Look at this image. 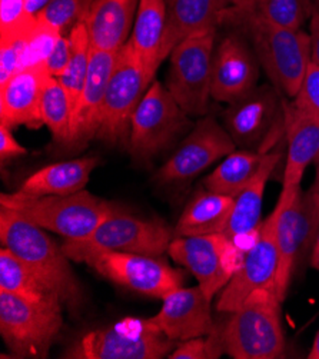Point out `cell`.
<instances>
[{"label": "cell", "instance_id": "6da1fadb", "mask_svg": "<svg viewBox=\"0 0 319 359\" xmlns=\"http://www.w3.org/2000/svg\"><path fill=\"white\" fill-rule=\"evenodd\" d=\"M221 25L240 32L250 41L269 82L294 99L311 65L309 33L269 22L251 9L224 13Z\"/></svg>", "mask_w": 319, "mask_h": 359}, {"label": "cell", "instance_id": "7a4b0ae2", "mask_svg": "<svg viewBox=\"0 0 319 359\" xmlns=\"http://www.w3.org/2000/svg\"><path fill=\"white\" fill-rule=\"evenodd\" d=\"M20 213L0 208V242L23 261L69 309L83 302V290L69 257L46 232Z\"/></svg>", "mask_w": 319, "mask_h": 359}, {"label": "cell", "instance_id": "3957f363", "mask_svg": "<svg viewBox=\"0 0 319 359\" xmlns=\"http://www.w3.org/2000/svg\"><path fill=\"white\" fill-rule=\"evenodd\" d=\"M0 206L12 209L46 231L66 241H81L90 236L96 228L118 209L88 191L70 195L29 198L19 194H2Z\"/></svg>", "mask_w": 319, "mask_h": 359}, {"label": "cell", "instance_id": "277c9868", "mask_svg": "<svg viewBox=\"0 0 319 359\" xmlns=\"http://www.w3.org/2000/svg\"><path fill=\"white\" fill-rule=\"evenodd\" d=\"M69 259L86 264L100 276L142 295L163 299L182 286L184 278L156 257L116 252L85 245L79 241H66L62 245Z\"/></svg>", "mask_w": 319, "mask_h": 359}, {"label": "cell", "instance_id": "5b68a950", "mask_svg": "<svg viewBox=\"0 0 319 359\" xmlns=\"http://www.w3.org/2000/svg\"><path fill=\"white\" fill-rule=\"evenodd\" d=\"M224 348L233 359H275L285 351L280 301L272 290H255L224 327Z\"/></svg>", "mask_w": 319, "mask_h": 359}, {"label": "cell", "instance_id": "8992f818", "mask_svg": "<svg viewBox=\"0 0 319 359\" xmlns=\"http://www.w3.org/2000/svg\"><path fill=\"white\" fill-rule=\"evenodd\" d=\"M276 245L278 272L275 294L280 302L285 301L294 272L312 249L319 229V192L315 185L304 192L301 185L282 188L279 201Z\"/></svg>", "mask_w": 319, "mask_h": 359}, {"label": "cell", "instance_id": "52a82bcc", "mask_svg": "<svg viewBox=\"0 0 319 359\" xmlns=\"http://www.w3.org/2000/svg\"><path fill=\"white\" fill-rule=\"evenodd\" d=\"M194 125L168 88L154 81L130 121L128 149L133 162L149 165L188 135Z\"/></svg>", "mask_w": 319, "mask_h": 359}, {"label": "cell", "instance_id": "ba28073f", "mask_svg": "<svg viewBox=\"0 0 319 359\" xmlns=\"http://www.w3.org/2000/svg\"><path fill=\"white\" fill-rule=\"evenodd\" d=\"M63 304L0 291V335L19 358H46L63 325Z\"/></svg>", "mask_w": 319, "mask_h": 359}, {"label": "cell", "instance_id": "9c48e42d", "mask_svg": "<svg viewBox=\"0 0 319 359\" xmlns=\"http://www.w3.org/2000/svg\"><path fill=\"white\" fill-rule=\"evenodd\" d=\"M285 97L269 83L257 86L228 104L222 122L238 148L261 154L272 151L287 130Z\"/></svg>", "mask_w": 319, "mask_h": 359}, {"label": "cell", "instance_id": "30bf717a", "mask_svg": "<svg viewBox=\"0 0 319 359\" xmlns=\"http://www.w3.org/2000/svg\"><path fill=\"white\" fill-rule=\"evenodd\" d=\"M154 319L125 318L115 325L95 330L65 352L76 359H161L175 349Z\"/></svg>", "mask_w": 319, "mask_h": 359}, {"label": "cell", "instance_id": "8fae6325", "mask_svg": "<svg viewBox=\"0 0 319 359\" xmlns=\"http://www.w3.org/2000/svg\"><path fill=\"white\" fill-rule=\"evenodd\" d=\"M215 38L217 30L191 36L169 55L166 88L192 118L208 112Z\"/></svg>", "mask_w": 319, "mask_h": 359}, {"label": "cell", "instance_id": "7c38bea8", "mask_svg": "<svg viewBox=\"0 0 319 359\" xmlns=\"http://www.w3.org/2000/svg\"><path fill=\"white\" fill-rule=\"evenodd\" d=\"M155 81L128 43L118 53L116 65L106 89L100 126L96 137L109 145H126L130 121L142 97Z\"/></svg>", "mask_w": 319, "mask_h": 359}, {"label": "cell", "instance_id": "4fadbf2b", "mask_svg": "<svg viewBox=\"0 0 319 359\" xmlns=\"http://www.w3.org/2000/svg\"><path fill=\"white\" fill-rule=\"evenodd\" d=\"M236 143L214 116H202L161 166L155 181L163 185L185 184L210 165L236 151Z\"/></svg>", "mask_w": 319, "mask_h": 359}, {"label": "cell", "instance_id": "5bb4252c", "mask_svg": "<svg viewBox=\"0 0 319 359\" xmlns=\"http://www.w3.org/2000/svg\"><path fill=\"white\" fill-rule=\"evenodd\" d=\"M236 252L239 248L225 233L173 238L168 249L169 257L192 272L210 299L236 272Z\"/></svg>", "mask_w": 319, "mask_h": 359}, {"label": "cell", "instance_id": "9a60e30c", "mask_svg": "<svg viewBox=\"0 0 319 359\" xmlns=\"http://www.w3.org/2000/svg\"><path fill=\"white\" fill-rule=\"evenodd\" d=\"M279 209L275 206L261 225L255 243L246 250L236 272L226 283L217 304L219 312L232 313L255 290L275 291L278 272L276 226Z\"/></svg>", "mask_w": 319, "mask_h": 359}, {"label": "cell", "instance_id": "2e32d148", "mask_svg": "<svg viewBox=\"0 0 319 359\" xmlns=\"http://www.w3.org/2000/svg\"><path fill=\"white\" fill-rule=\"evenodd\" d=\"M261 65L245 36L232 30L225 34L214 52L210 96L232 103L258 86Z\"/></svg>", "mask_w": 319, "mask_h": 359}, {"label": "cell", "instance_id": "e0dca14e", "mask_svg": "<svg viewBox=\"0 0 319 359\" xmlns=\"http://www.w3.org/2000/svg\"><path fill=\"white\" fill-rule=\"evenodd\" d=\"M173 229L163 222L142 219L116 210L96 231L79 242L116 252L161 257L168 252Z\"/></svg>", "mask_w": 319, "mask_h": 359}, {"label": "cell", "instance_id": "ac0fdd59", "mask_svg": "<svg viewBox=\"0 0 319 359\" xmlns=\"http://www.w3.org/2000/svg\"><path fill=\"white\" fill-rule=\"evenodd\" d=\"M118 53L92 49L89 72L83 89L74 106L72 125L67 143L60 154H75L85 149L96 137L106 89L115 69Z\"/></svg>", "mask_w": 319, "mask_h": 359}, {"label": "cell", "instance_id": "d6986e66", "mask_svg": "<svg viewBox=\"0 0 319 359\" xmlns=\"http://www.w3.org/2000/svg\"><path fill=\"white\" fill-rule=\"evenodd\" d=\"M162 301L161 311L152 319L169 339L184 342L214 331L215 322L210 311L212 299L199 285L194 288L181 286Z\"/></svg>", "mask_w": 319, "mask_h": 359}, {"label": "cell", "instance_id": "ffe728a7", "mask_svg": "<svg viewBox=\"0 0 319 359\" xmlns=\"http://www.w3.org/2000/svg\"><path fill=\"white\" fill-rule=\"evenodd\" d=\"M48 78L43 66L29 67L0 86V123L9 129L22 125L39 129L43 125L42 90Z\"/></svg>", "mask_w": 319, "mask_h": 359}, {"label": "cell", "instance_id": "44dd1931", "mask_svg": "<svg viewBox=\"0 0 319 359\" xmlns=\"http://www.w3.org/2000/svg\"><path fill=\"white\" fill-rule=\"evenodd\" d=\"M140 0H93L83 20L92 49L119 53L130 38Z\"/></svg>", "mask_w": 319, "mask_h": 359}, {"label": "cell", "instance_id": "7402d4cb", "mask_svg": "<svg viewBox=\"0 0 319 359\" xmlns=\"http://www.w3.org/2000/svg\"><path fill=\"white\" fill-rule=\"evenodd\" d=\"M219 15L214 0H166V23L159 62L191 36L218 30Z\"/></svg>", "mask_w": 319, "mask_h": 359}, {"label": "cell", "instance_id": "603a6c76", "mask_svg": "<svg viewBox=\"0 0 319 359\" xmlns=\"http://www.w3.org/2000/svg\"><path fill=\"white\" fill-rule=\"evenodd\" d=\"M285 136L288 142L283 187L301 185L306 168L319 159V118L287 106Z\"/></svg>", "mask_w": 319, "mask_h": 359}, {"label": "cell", "instance_id": "cb8c5ba5", "mask_svg": "<svg viewBox=\"0 0 319 359\" xmlns=\"http://www.w3.org/2000/svg\"><path fill=\"white\" fill-rule=\"evenodd\" d=\"M99 163V158L88 156L48 165L32 173L16 194L29 198L76 194L85 189Z\"/></svg>", "mask_w": 319, "mask_h": 359}, {"label": "cell", "instance_id": "d4e9b609", "mask_svg": "<svg viewBox=\"0 0 319 359\" xmlns=\"http://www.w3.org/2000/svg\"><path fill=\"white\" fill-rule=\"evenodd\" d=\"M280 158L282 154L278 151H271L265 154V158L257 175L251 179V182L236 195L232 215L224 232L229 239L238 241L258 233L262 225L261 215L265 188L271 175L280 162Z\"/></svg>", "mask_w": 319, "mask_h": 359}, {"label": "cell", "instance_id": "484cf974", "mask_svg": "<svg viewBox=\"0 0 319 359\" xmlns=\"http://www.w3.org/2000/svg\"><path fill=\"white\" fill-rule=\"evenodd\" d=\"M235 198L202 189L184 209L173 238L224 233L233 210Z\"/></svg>", "mask_w": 319, "mask_h": 359}, {"label": "cell", "instance_id": "4316f807", "mask_svg": "<svg viewBox=\"0 0 319 359\" xmlns=\"http://www.w3.org/2000/svg\"><path fill=\"white\" fill-rule=\"evenodd\" d=\"M166 23V0H140L130 38L126 42L155 78L161 66L159 52Z\"/></svg>", "mask_w": 319, "mask_h": 359}, {"label": "cell", "instance_id": "83f0119b", "mask_svg": "<svg viewBox=\"0 0 319 359\" xmlns=\"http://www.w3.org/2000/svg\"><path fill=\"white\" fill-rule=\"evenodd\" d=\"M265 154L252 151H233L203 179V188L225 196L236 195L251 182L259 170Z\"/></svg>", "mask_w": 319, "mask_h": 359}, {"label": "cell", "instance_id": "f1b7e54d", "mask_svg": "<svg viewBox=\"0 0 319 359\" xmlns=\"http://www.w3.org/2000/svg\"><path fill=\"white\" fill-rule=\"evenodd\" d=\"M0 291L27 299L62 302L36 273L4 246L0 250Z\"/></svg>", "mask_w": 319, "mask_h": 359}, {"label": "cell", "instance_id": "f546056e", "mask_svg": "<svg viewBox=\"0 0 319 359\" xmlns=\"http://www.w3.org/2000/svg\"><path fill=\"white\" fill-rule=\"evenodd\" d=\"M41 111L43 125L52 135L53 147L62 152L70 135L74 104L66 89L56 78L49 76L43 85Z\"/></svg>", "mask_w": 319, "mask_h": 359}, {"label": "cell", "instance_id": "4dcf8cb0", "mask_svg": "<svg viewBox=\"0 0 319 359\" xmlns=\"http://www.w3.org/2000/svg\"><path fill=\"white\" fill-rule=\"evenodd\" d=\"M70 39V60L67 63L66 70L60 78H56L62 86L66 89L72 104L75 106L86 76L89 72L90 56H92V45L86 26L83 22L78 23L72 30L69 32Z\"/></svg>", "mask_w": 319, "mask_h": 359}, {"label": "cell", "instance_id": "1f68e13d", "mask_svg": "<svg viewBox=\"0 0 319 359\" xmlns=\"http://www.w3.org/2000/svg\"><path fill=\"white\" fill-rule=\"evenodd\" d=\"M312 0H262L247 8L261 18L290 29H301L312 12Z\"/></svg>", "mask_w": 319, "mask_h": 359}, {"label": "cell", "instance_id": "d6a6232c", "mask_svg": "<svg viewBox=\"0 0 319 359\" xmlns=\"http://www.w3.org/2000/svg\"><path fill=\"white\" fill-rule=\"evenodd\" d=\"M92 4L93 0H52L38 15V20L69 34L78 23L85 20Z\"/></svg>", "mask_w": 319, "mask_h": 359}, {"label": "cell", "instance_id": "836d02e7", "mask_svg": "<svg viewBox=\"0 0 319 359\" xmlns=\"http://www.w3.org/2000/svg\"><path fill=\"white\" fill-rule=\"evenodd\" d=\"M62 36L63 33L60 30L38 20L26 39L20 70L42 66L53 52Z\"/></svg>", "mask_w": 319, "mask_h": 359}, {"label": "cell", "instance_id": "e575fe53", "mask_svg": "<svg viewBox=\"0 0 319 359\" xmlns=\"http://www.w3.org/2000/svg\"><path fill=\"white\" fill-rule=\"evenodd\" d=\"M225 353L224 327H215L208 335L179 342L169 359H218Z\"/></svg>", "mask_w": 319, "mask_h": 359}, {"label": "cell", "instance_id": "d590c367", "mask_svg": "<svg viewBox=\"0 0 319 359\" xmlns=\"http://www.w3.org/2000/svg\"><path fill=\"white\" fill-rule=\"evenodd\" d=\"M36 22L26 11V0H0V39L27 34Z\"/></svg>", "mask_w": 319, "mask_h": 359}, {"label": "cell", "instance_id": "8d00e7d4", "mask_svg": "<svg viewBox=\"0 0 319 359\" xmlns=\"http://www.w3.org/2000/svg\"><path fill=\"white\" fill-rule=\"evenodd\" d=\"M29 33L13 36V38L8 39H0V86L5 85L20 70L22 55Z\"/></svg>", "mask_w": 319, "mask_h": 359}, {"label": "cell", "instance_id": "74e56055", "mask_svg": "<svg viewBox=\"0 0 319 359\" xmlns=\"http://www.w3.org/2000/svg\"><path fill=\"white\" fill-rule=\"evenodd\" d=\"M292 104L297 109L309 114L315 118H319V66L312 63L309 65L306 75L302 81V85L292 100Z\"/></svg>", "mask_w": 319, "mask_h": 359}, {"label": "cell", "instance_id": "f35d334b", "mask_svg": "<svg viewBox=\"0 0 319 359\" xmlns=\"http://www.w3.org/2000/svg\"><path fill=\"white\" fill-rule=\"evenodd\" d=\"M70 60V39L69 34H63L56 43L48 60L42 65L46 74L52 78H60Z\"/></svg>", "mask_w": 319, "mask_h": 359}, {"label": "cell", "instance_id": "ab89813d", "mask_svg": "<svg viewBox=\"0 0 319 359\" xmlns=\"http://www.w3.org/2000/svg\"><path fill=\"white\" fill-rule=\"evenodd\" d=\"M26 154H27V149L22 147L20 143L15 139L12 129L0 123V161H2V163L13 158L23 156Z\"/></svg>", "mask_w": 319, "mask_h": 359}, {"label": "cell", "instance_id": "60d3db41", "mask_svg": "<svg viewBox=\"0 0 319 359\" xmlns=\"http://www.w3.org/2000/svg\"><path fill=\"white\" fill-rule=\"evenodd\" d=\"M309 39H311V62L319 66V9H316L315 6L312 8V12L309 16Z\"/></svg>", "mask_w": 319, "mask_h": 359}, {"label": "cell", "instance_id": "b9f144b4", "mask_svg": "<svg viewBox=\"0 0 319 359\" xmlns=\"http://www.w3.org/2000/svg\"><path fill=\"white\" fill-rule=\"evenodd\" d=\"M259 2H262V0H214L215 8H217L218 15H219V19L224 13H228V12H232V11H242V9H247V8H254Z\"/></svg>", "mask_w": 319, "mask_h": 359}, {"label": "cell", "instance_id": "7bdbcfd3", "mask_svg": "<svg viewBox=\"0 0 319 359\" xmlns=\"http://www.w3.org/2000/svg\"><path fill=\"white\" fill-rule=\"evenodd\" d=\"M52 2V0H26V11L30 16L38 18V15Z\"/></svg>", "mask_w": 319, "mask_h": 359}, {"label": "cell", "instance_id": "ee69618b", "mask_svg": "<svg viewBox=\"0 0 319 359\" xmlns=\"http://www.w3.org/2000/svg\"><path fill=\"white\" fill-rule=\"evenodd\" d=\"M311 265H312V268L319 271V229H318L316 238H315L312 249H311Z\"/></svg>", "mask_w": 319, "mask_h": 359}, {"label": "cell", "instance_id": "f6af8a7d", "mask_svg": "<svg viewBox=\"0 0 319 359\" xmlns=\"http://www.w3.org/2000/svg\"><path fill=\"white\" fill-rule=\"evenodd\" d=\"M308 358L309 359H319V330L315 335V339H313V344H312V348L308 353Z\"/></svg>", "mask_w": 319, "mask_h": 359}, {"label": "cell", "instance_id": "bcb514c9", "mask_svg": "<svg viewBox=\"0 0 319 359\" xmlns=\"http://www.w3.org/2000/svg\"><path fill=\"white\" fill-rule=\"evenodd\" d=\"M316 163V176H315V188L318 189V192H319V159L315 162Z\"/></svg>", "mask_w": 319, "mask_h": 359}, {"label": "cell", "instance_id": "7dc6e473", "mask_svg": "<svg viewBox=\"0 0 319 359\" xmlns=\"http://www.w3.org/2000/svg\"><path fill=\"white\" fill-rule=\"evenodd\" d=\"M312 4H313V6H315L316 9H319V0H312Z\"/></svg>", "mask_w": 319, "mask_h": 359}]
</instances>
